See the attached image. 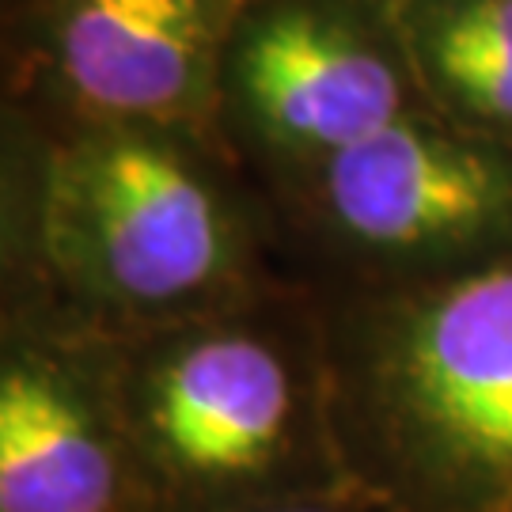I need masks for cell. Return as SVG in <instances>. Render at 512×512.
Segmentation results:
<instances>
[{
  "label": "cell",
  "mask_w": 512,
  "mask_h": 512,
  "mask_svg": "<svg viewBox=\"0 0 512 512\" xmlns=\"http://www.w3.org/2000/svg\"><path fill=\"white\" fill-rule=\"evenodd\" d=\"M205 0H76L61 65L76 92L114 114H164L190 92Z\"/></svg>",
  "instance_id": "8992f818"
},
{
  "label": "cell",
  "mask_w": 512,
  "mask_h": 512,
  "mask_svg": "<svg viewBox=\"0 0 512 512\" xmlns=\"http://www.w3.org/2000/svg\"><path fill=\"white\" fill-rule=\"evenodd\" d=\"M289 418V380L270 349L217 338L186 349L164 372L152 403L167 452L202 475L262 467Z\"/></svg>",
  "instance_id": "5b68a950"
},
{
  "label": "cell",
  "mask_w": 512,
  "mask_h": 512,
  "mask_svg": "<svg viewBox=\"0 0 512 512\" xmlns=\"http://www.w3.org/2000/svg\"><path fill=\"white\" fill-rule=\"evenodd\" d=\"M243 80L270 126L330 152L399 122L391 69L311 16L266 23L243 54Z\"/></svg>",
  "instance_id": "277c9868"
},
{
  "label": "cell",
  "mask_w": 512,
  "mask_h": 512,
  "mask_svg": "<svg viewBox=\"0 0 512 512\" xmlns=\"http://www.w3.org/2000/svg\"><path fill=\"white\" fill-rule=\"evenodd\" d=\"M330 202L361 239L425 243L482 224L501 202V183L478 152L391 122L334 152Z\"/></svg>",
  "instance_id": "3957f363"
},
{
  "label": "cell",
  "mask_w": 512,
  "mask_h": 512,
  "mask_svg": "<svg viewBox=\"0 0 512 512\" xmlns=\"http://www.w3.org/2000/svg\"><path fill=\"white\" fill-rule=\"evenodd\" d=\"M285 512H319V509H285Z\"/></svg>",
  "instance_id": "9c48e42d"
},
{
  "label": "cell",
  "mask_w": 512,
  "mask_h": 512,
  "mask_svg": "<svg viewBox=\"0 0 512 512\" xmlns=\"http://www.w3.org/2000/svg\"><path fill=\"white\" fill-rule=\"evenodd\" d=\"M437 61L467 103L512 118V0H475L448 19Z\"/></svg>",
  "instance_id": "ba28073f"
},
{
  "label": "cell",
  "mask_w": 512,
  "mask_h": 512,
  "mask_svg": "<svg viewBox=\"0 0 512 512\" xmlns=\"http://www.w3.org/2000/svg\"><path fill=\"white\" fill-rule=\"evenodd\" d=\"M114 463L76 399L46 372L0 384V512H107Z\"/></svg>",
  "instance_id": "52a82bcc"
},
{
  "label": "cell",
  "mask_w": 512,
  "mask_h": 512,
  "mask_svg": "<svg viewBox=\"0 0 512 512\" xmlns=\"http://www.w3.org/2000/svg\"><path fill=\"white\" fill-rule=\"evenodd\" d=\"M406 384L448 456L512 478V270L471 277L429 308L410 342Z\"/></svg>",
  "instance_id": "6da1fadb"
},
{
  "label": "cell",
  "mask_w": 512,
  "mask_h": 512,
  "mask_svg": "<svg viewBox=\"0 0 512 512\" xmlns=\"http://www.w3.org/2000/svg\"><path fill=\"white\" fill-rule=\"evenodd\" d=\"M84 202L103 274L126 296L171 300L217 270V209L164 148L145 141L99 148L88 160Z\"/></svg>",
  "instance_id": "7a4b0ae2"
}]
</instances>
